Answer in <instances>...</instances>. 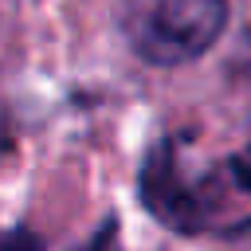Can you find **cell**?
Instances as JSON below:
<instances>
[{
	"mask_svg": "<svg viewBox=\"0 0 251 251\" xmlns=\"http://www.w3.org/2000/svg\"><path fill=\"white\" fill-rule=\"evenodd\" d=\"M141 200L165 227L184 235L251 227V137L204 169H188L173 141L153 145L141 165Z\"/></svg>",
	"mask_w": 251,
	"mask_h": 251,
	"instance_id": "1",
	"label": "cell"
},
{
	"mask_svg": "<svg viewBox=\"0 0 251 251\" xmlns=\"http://www.w3.org/2000/svg\"><path fill=\"white\" fill-rule=\"evenodd\" d=\"M129 51L153 67L200 59L227 27V0H122L118 12Z\"/></svg>",
	"mask_w": 251,
	"mask_h": 251,
	"instance_id": "2",
	"label": "cell"
}]
</instances>
